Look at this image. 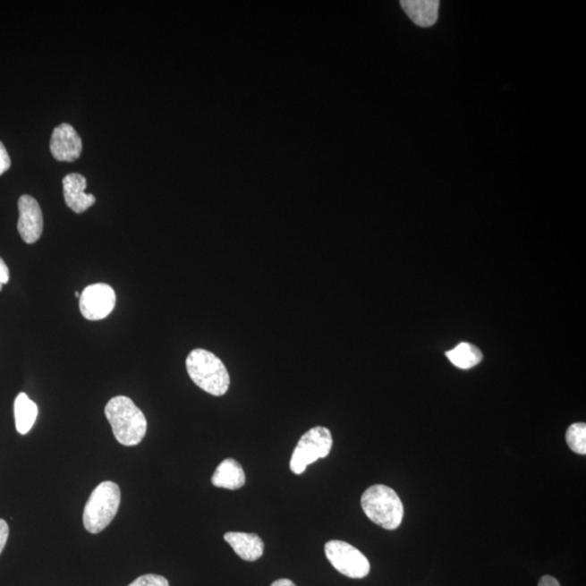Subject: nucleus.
<instances>
[{
    "label": "nucleus",
    "mask_w": 586,
    "mask_h": 586,
    "mask_svg": "<svg viewBox=\"0 0 586 586\" xmlns=\"http://www.w3.org/2000/svg\"><path fill=\"white\" fill-rule=\"evenodd\" d=\"M105 414L117 442L122 446H139L147 432V420L130 397L115 396L106 405Z\"/></svg>",
    "instance_id": "obj_1"
},
{
    "label": "nucleus",
    "mask_w": 586,
    "mask_h": 586,
    "mask_svg": "<svg viewBox=\"0 0 586 586\" xmlns=\"http://www.w3.org/2000/svg\"><path fill=\"white\" fill-rule=\"evenodd\" d=\"M187 373L199 388L214 396L226 395L231 385L226 366L207 350H192L186 360Z\"/></svg>",
    "instance_id": "obj_2"
},
{
    "label": "nucleus",
    "mask_w": 586,
    "mask_h": 586,
    "mask_svg": "<svg viewBox=\"0 0 586 586\" xmlns=\"http://www.w3.org/2000/svg\"><path fill=\"white\" fill-rule=\"evenodd\" d=\"M361 504L366 516L386 530H395L403 521V504L394 488L384 484L367 488Z\"/></svg>",
    "instance_id": "obj_3"
},
{
    "label": "nucleus",
    "mask_w": 586,
    "mask_h": 586,
    "mask_svg": "<svg viewBox=\"0 0 586 586\" xmlns=\"http://www.w3.org/2000/svg\"><path fill=\"white\" fill-rule=\"evenodd\" d=\"M120 503L119 486L112 481L101 482L86 503L83 514L85 529L93 534L104 531L116 516Z\"/></svg>",
    "instance_id": "obj_4"
},
{
    "label": "nucleus",
    "mask_w": 586,
    "mask_h": 586,
    "mask_svg": "<svg viewBox=\"0 0 586 586\" xmlns=\"http://www.w3.org/2000/svg\"><path fill=\"white\" fill-rule=\"evenodd\" d=\"M331 447H333V437L329 429L322 426L312 428L304 433L295 446L290 461V469L295 475H302L310 463L318 461L319 458L327 457Z\"/></svg>",
    "instance_id": "obj_5"
},
{
    "label": "nucleus",
    "mask_w": 586,
    "mask_h": 586,
    "mask_svg": "<svg viewBox=\"0 0 586 586\" xmlns=\"http://www.w3.org/2000/svg\"><path fill=\"white\" fill-rule=\"evenodd\" d=\"M325 554L334 568L345 577L363 579L370 572L369 559L349 543L333 539L326 543Z\"/></svg>",
    "instance_id": "obj_6"
},
{
    "label": "nucleus",
    "mask_w": 586,
    "mask_h": 586,
    "mask_svg": "<svg viewBox=\"0 0 586 586\" xmlns=\"http://www.w3.org/2000/svg\"><path fill=\"white\" fill-rule=\"evenodd\" d=\"M116 303L114 288L106 284H94L81 293L80 310L89 320H100L112 313Z\"/></svg>",
    "instance_id": "obj_7"
},
{
    "label": "nucleus",
    "mask_w": 586,
    "mask_h": 586,
    "mask_svg": "<svg viewBox=\"0 0 586 586\" xmlns=\"http://www.w3.org/2000/svg\"><path fill=\"white\" fill-rule=\"evenodd\" d=\"M18 231L24 242L29 244L38 241L43 234L44 220L42 208L37 199L24 195L19 199Z\"/></svg>",
    "instance_id": "obj_8"
},
{
    "label": "nucleus",
    "mask_w": 586,
    "mask_h": 586,
    "mask_svg": "<svg viewBox=\"0 0 586 586\" xmlns=\"http://www.w3.org/2000/svg\"><path fill=\"white\" fill-rule=\"evenodd\" d=\"M83 141L73 126L64 123L55 127L50 140V151L55 160L73 162L79 159Z\"/></svg>",
    "instance_id": "obj_9"
},
{
    "label": "nucleus",
    "mask_w": 586,
    "mask_h": 586,
    "mask_svg": "<svg viewBox=\"0 0 586 586\" xmlns=\"http://www.w3.org/2000/svg\"><path fill=\"white\" fill-rule=\"evenodd\" d=\"M88 182L79 173H71L64 178V195L66 206L75 213H83L93 207L96 202L95 196L86 193Z\"/></svg>",
    "instance_id": "obj_10"
},
{
    "label": "nucleus",
    "mask_w": 586,
    "mask_h": 586,
    "mask_svg": "<svg viewBox=\"0 0 586 586\" xmlns=\"http://www.w3.org/2000/svg\"><path fill=\"white\" fill-rule=\"evenodd\" d=\"M224 539L246 562H256L264 553V543L258 534L228 532L224 535Z\"/></svg>",
    "instance_id": "obj_11"
},
{
    "label": "nucleus",
    "mask_w": 586,
    "mask_h": 586,
    "mask_svg": "<svg viewBox=\"0 0 586 586\" xmlns=\"http://www.w3.org/2000/svg\"><path fill=\"white\" fill-rule=\"evenodd\" d=\"M401 4L412 21L420 28L432 27L439 17L437 0H402Z\"/></svg>",
    "instance_id": "obj_12"
},
{
    "label": "nucleus",
    "mask_w": 586,
    "mask_h": 586,
    "mask_svg": "<svg viewBox=\"0 0 586 586\" xmlns=\"http://www.w3.org/2000/svg\"><path fill=\"white\" fill-rule=\"evenodd\" d=\"M211 481L217 488L238 490L246 483V475L241 463L233 458H227L218 465Z\"/></svg>",
    "instance_id": "obj_13"
},
{
    "label": "nucleus",
    "mask_w": 586,
    "mask_h": 586,
    "mask_svg": "<svg viewBox=\"0 0 586 586\" xmlns=\"http://www.w3.org/2000/svg\"><path fill=\"white\" fill-rule=\"evenodd\" d=\"M38 415V407L35 404V402L30 400L23 392L19 394L14 401L15 428H17L18 432L21 433V435H27L32 429L35 421H37Z\"/></svg>",
    "instance_id": "obj_14"
},
{
    "label": "nucleus",
    "mask_w": 586,
    "mask_h": 586,
    "mask_svg": "<svg viewBox=\"0 0 586 586\" xmlns=\"http://www.w3.org/2000/svg\"><path fill=\"white\" fill-rule=\"evenodd\" d=\"M447 359L453 365L461 369H471L482 361L483 355L480 349L471 344L463 343L456 348L446 352Z\"/></svg>",
    "instance_id": "obj_15"
},
{
    "label": "nucleus",
    "mask_w": 586,
    "mask_h": 586,
    "mask_svg": "<svg viewBox=\"0 0 586 586\" xmlns=\"http://www.w3.org/2000/svg\"><path fill=\"white\" fill-rule=\"evenodd\" d=\"M570 450L580 455L586 454V425L584 422H577L568 428L565 435Z\"/></svg>",
    "instance_id": "obj_16"
},
{
    "label": "nucleus",
    "mask_w": 586,
    "mask_h": 586,
    "mask_svg": "<svg viewBox=\"0 0 586 586\" xmlns=\"http://www.w3.org/2000/svg\"><path fill=\"white\" fill-rule=\"evenodd\" d=\"M129 586H170L169 581H167L162 575L157 574H145L141 575L139 579H136L134 582L131 583Z\"/></svg>",
    "instance_id": "obj_17"
},
{
    "label": "nucleus",
    "mask_w": 586,
    "mask_h": 586,
    "mask_svg": "<svg viewBox=\"0 0 586 586\" xmlns=\"http://www.w3.org/2000/svg\"><path fill=\"white\" fill-rule=\"evenodd\" d=\"M10 166H12V160H10L6 147L0 141V175L6 173Z\"/></svg>",
    "instance_id": "obj_18"
},
{
    "label": "nucleus",
    "mask_w": 586,
    "mask_h": 586,
    "mask_svg": "<svg viewBox=\"0 0 586 586\" xmlns=\"http://www.w3.org/2000/svg\"><path fill=\"white\" fill-rule=\"evenodd\" d=\"M8 537H9L8 523L4 522V519H0V554L3 553L4 547H6Z\"/></svg>",
    "instance_id": "obj_19"
},
{
    "label": "nucleus",
    "mask_w": 586,
    "mask_h": 586,
    "mask_svg": "<svg viewBox=\"0 0 586 586\" xmlns=\"http://www.w3.org/2000/svg\"><path fill=\"white\" fill-rule=\"evenodd\" d=\"M9 268L4 259L0 258V285H6L9 282Z\"/></svg>",
    "instance_id": "obj_20"
},
{
    "label": "nucleus",
    "mask_w": 586,
    "mask_h": 586,
    "mask_svg": "<svg viewBox=\"0 0 586 586\" xmlns=\"http://www.w3.org/2000/svg\"><path fill=\"white\" fill-rule=\"evenodd\" d=\"M538 586H560L558 581L550 575H543Z\"/></svg>",
    "instance_id": "obj_21"
},
{
    "label": "nucleus",
    "mask_w": 586,
    "mask_h": 586,
    "mask_svg": "<svg viewBox=\"0 0 586 586\" xmlns=\"http://www.w3.org/2000/svg\"><path fill=\"white\" fill-rule=\"evenodd\" d=\"M271 586H297V585H295L293 582V581H290L288 579H279L275 581V582H273Z\"/></svg>",
    "instance_id": "obj_22"
},
{
    "label": "nucleus",
    "mask_w": 586,
    "mask_h": 586,
    "mask_svg": "<svg viewBox=\"0 0 586 586\" xmlns=\"http://www.w3.org/2000/svg\"><path fill=\"white\" fill-rule=\"evenodd\" d=\"M75 297L80 299L81 298V293L79 292H76L75 293Z\"/></svg>",
    "instance_id": "obj_23"
}]
</instances>
